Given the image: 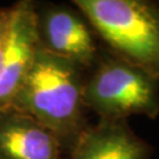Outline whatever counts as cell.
<instances>
[{"label":"cell","mask_w":159,"mask_h":159,"mask_svg":"<svg viewBox=\"0 0 159 159\" xmlns=\"http://www.w3.org/2000/svg\"><path fill=\"white\" fill-rule=\"evenodd\" d=\"M48 130L14 108L0 110V159H64Z\"/></svg>","instance_id":"obj_7"},{"label":"cell","mask_w":159,"mask_h":159,"mask_svg":"<svg viewBox=\"0 0 159 159\" xmlns=\"http://www.w3.org/2000/svg\"><path fill=\"white\" fill-rule=\"evenodd\" d=\"M8 21H10V7H0V67H1L4 43L8 29Z\"/></svg>","instance_id":"obj_8"},{"label":"cell","mask_w":159,"mask_h":159,"mask_svg":"<svg viewBox=\"0 0 159 159\" xmlns=\"http://www.w3.org/2000/svg\"><path fill=\"white\" fill-rule=\"evenodd\" d=\"M108 51L159 80V1L73 0Z\"/></svg>","instance_id":"obj_2"},{"label":"cell","mask_w":159,"mask_h":159,"mask_svg":"<svg viewBox=\"0 0 159 159\" xmlns=\"http://www.w3.org/2000/svg\"><path fill=\"white\" fill-rule=\"evenodd\" d=\"M40 48L37 2L20 0L10 6V21L0 67V110L10 108L33 66Z\"/></svg>","instance_id":"obj_5"},{"label":"cell","mask_w":159,"mask_h":159,"mask_svg":"<svg viewBox=\"0 0 159 159\" xmlns=\"http://www.w3.org/2000/svg\"><path fill=\"white\" fill-rule=\"evenodd\" d=\"M37 29L40 47L89 72L102 46L91 24L72 4L37 2Z\"/></svg>","instance_id":"obj_4"},{"label":"cell","mask_w":159,"mask_h":159,"mask_svg":"<svg viewBox=\"0 0 159 159\" xmlns=\"http://www.w3.org/2000/svg\"><path fill=\"white\" fill-rule=\"evenodd\" d=\"M86 71L41 47L11 107L30 116L70 153L90 126L84 102Z\"/></svg>","instance_id":"obj_1"},{"label":"cell","mask_w":159,"mask_h":159,"mask_svg":"<svg viewBox=\"0 0 159 159\" xmlns=\"http://www.w3.org/2000/svg\"><path fill=\"white\" fill-rule=\"evenodd\" d=\"M152 151L127 120L99 119L84 131L65 159H151Z\"/></svg>","instance_id":"obj_6"},{"label":"cell","mask_w":159,"mask_h":159,"mask_svg":"<svg viewBox=\"0 0 159 159\" xmlns=\"http://www.w3.org/2000/svg\"><path fill=\"white\" fill-rule=\"evenodd\" d=\"M84 102L99 119L127 120L131 116H159V80L143 68L102 47L86 72Z\"/></svg>","instance_id":"obj_3"}]
</instances>
